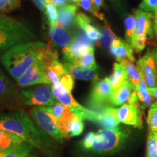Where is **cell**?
<instances>
[{
    "mask_svg": "<svg viewBox=\"0 0 157 157\" xmlns=\"http://www.w3.org/2000/svg\"><path fill=\"white\" fill-rule=\"evenodd\" d=\"M34 5L42 11H44L47 5V0H32Z\"/></svg>",
    "mask_w": 157,
    "mask_h": 157,
    "instance_id": "cell-41",
    "label": "cell"
},
{
    "mask_svg": "<svg viewBox=\"0 0 157 157\" xmlns=\"http://www.w3.org/2000/svg\"><path fill=\"white\" fill-rule=\"evenodd\" d=\"M137 67L148 88L157 87V68L152 52L146 54L137 62Z\"/></svg>",
    "mask_w": 157,
    "mask_h": 157,
    "instance_id": "cell-12",
    "label": "cell"
},
{
    "mask_svg": "<svg viewBox=\"0 0 157 157\" xmlns=\"http://www.w3.org/2000/svg\"><path fill=\"white\" fill-rule=\"evenodd\" d=\"M24 142L21 137L0 129V152L8 150L15 145Z\"/></svg>",
    "mask_w": 157,
    "mask_h": 157,
    "instance_id": "cell-27",
    "label": "cell"
},
{
    "mask_svg": "<svg viewBox=\"0 0 157 157\" xmlns=\"http://www.w3.org/2000/svg\"><path fill=\"white\" fill-rule=\"evenodd\" d=\"M94 52L93 43L87 36L77 35L71 44L63 49L64 60L68 63L77 62L87 54Z\"/></svg>",
    "mask_w": 157,
    "mask_h": 157,
    "instance_id": "cell-10",
    "label": "cell"
},
{
    "mask_svg": "<svg viewBox=\"0 0 157 157\" xmlns=\"http://www.w3.org/2000/svg\"><path fill=\"white\" fill-rule=\"evenodd\" d=\"M146 157H157V132L150 131L146 144Z\"/></svg>",
    "mask_w": 157,
    "mask_h": 157,
    "instance_id": "cell-30",
    "label": "cell"
},
{
    "mask_svg": "<svg viewBox=\"0 0 157 157\" xmlns=\"http://www.w3.org/2000/svg\"><path fill=\"white\" fill-rule=\"evenodd\" d=\"M78 5L82 7L84 10H87V12H89V13H92L94 16H95L96 17H98V18L101 20V21H103L104 22H106L105 17H104L103 14H102L101 13H100L99 11H98L97 10L95 9V5H94L93 0H81Z\"/></svg>",
    "mask_w": 157,
    "mask_h": 157,
    "instance_id": "cell-32",
    "label": "cell"
},
{
    "mask_svg": "<svg viewBox=\"0 0 157 157\" xmlns=\"http://www.w3.org/2000/svg\"><path fill=\"white\" fill-rule=\"evenodd\" d=\"M148 91L153 98H156L157 99V87L148 88Z\"/></svg>",
    "mask_w": 157,
    "mask_h": 157,
    "instance_id": "cell-43",
    "label": "cell"
},
{
    "mask_svg": "<svg viewBox=\"0 0 157 157\" xmlns=\"http://www.w3.org/2000/svg\"><path fill=\"white\" fill-rule=\"evenodd\" d=\"M112 90L117 89L127 79L126 72L121 63H115L113 64V72L109 77H107Z\"/></svg>",
    "mask_w": 157,
    "mask_h": 157,
    "instance_id": "cell-26",
    "label": "cell"
},
{
    "mask_svg": "<svg viewBox=\"0 0 157 157\" xmlns=\"http://www.w3.org/2000/svg\"><path fill=\"white\" fill-rule=\"evenodd\" d=\"M28 157H34V156H29Z\"/></svg>",
    "mask_w": 157,
    "mask_h": 157,
    "instance_id": "cell-49",
    "label": "cell"
},
{
    "mask_svg": "<svg viewBox=\"0 0 157 157\" xmlns=\"http://www.w3.org/2000/svg\"><path fill=\"white\" fill-rule=\"evenodd\" d=\"M45 14L48 17L50 26H56V23L58 18V12L57 10L56 6L50 2H47Z\"/></svg>",
    "mask_w": 157,
    "mask_h": 157,
    "instance_id": "cell-34",
    "label": "cell"
},
{
    "mask_svg": "<svg viewBox=\"0 0 157 157\" xmlns=\"http://www.w3.org/2000/svg\"><path fill=\"white\" fill-rule=\"evenodd\" d=\"M110 50L118 62H121L123 59H128L132 62L135 60L131 45L118 37L112 42Z\"/></svg>",
    "mask_w": 157,
    "mask_h": 157,
    "instance_id": "cell-13",
    "label": "cell"
},
{
    "mask_svg": "<svg viewBox=\"0 0 157 157\" xmlns=\"http://www.w3.org/2000/svg\"><path fill=\"white\" fill-rule=\"evenodd\" d=\"M45 44L42 42L23 43L9 49L2 55L0 61L15 81L39 58Z\"/></svg>",
    "mask_w": 157,
    "mask_h": 157,
    "instance_id": "cell-2",
    "label": "cell"
},
{
    "mask_svg": "<svg viewBox=\"0 0 157 157\" xmlns=\"http://www.w3.org/2000/svg\"><path fill=\"white\" fill-rule=\"evenodd\" d=\"M24 103L21 93L0 69V109L13 111L21 109Z\"/></svg>",
    "mask_w": 157,
    "mask_h": 157,
    "instance_id": "cell-5",
    "label": "cell"
},
{
    "mask_svg": "<svg viewBox=\"0 0 157 157\" xmlns=\"http://www.w3.org/2000/svg\"><path fill=\"white\" fill-rule=\"evenodd\" d=\"M116 38L117 36L113 32L111 26L108 24L107 22H105V25L100 31V38L98 39V44L100 47L109 50L111 48L112 42Z\"/></svg>",
    "mask_w": 157,
    "mask_h": 157,
    "instance_id": "cell-28",
    "label": "cell"
},
{
    "mask_svg": "<svg viewBox=\"0 0 157 157\" xmlns=\"http://www.w3.org/2000/svg\"><path fill=\"white\" fill-rule=\"evenodd\" d=\"M147 122L149 130L157 132V101L152 104L149 109Z\"/></svg>",
    "mask_w": 157,
    "mask_h": 157,
    "instance_id": "cell-31",
    "label": "cell"
},
{
    "mask_svg": "<svg viewBox=\"0 0 157 157\" xmlns=\"http://www.w3.org/2000/svg\"><path fill=\"white\" fill-rule=\"evenodd\" d=\"M120 63L122 65L124 68L125 72H126L127 80L132 84V85L134 87H137L142 78L140 71L138 70L137 66H135L132 63V61L129 60L128 59H123L120 62Z\"/></svg>",
    "mask_w": 157,
    "mask_h": 157,
    "instance_id": "cell-24",
    "label": "cell"
},
{
    "mask_svg": "<svg viewBox=\"0 0 157 157\" xmlns=\"http://www.w3.org/2000/svg\"><path fill=\"white\" fill-rule=\"evenodd\" d=\"M52 92L54 98L57 101H58L59 103H62L68 109L80 105V104H78L71 95V92L65 88L61 84H52Z\"/></svg>",
    "mask_w": 157,
    "mask_h": 157,
    "instance_id": "cell-19",
    "label": "cell"
},
{
    "mask_svg": "<svg viewBox=\"0 0 157 157\" xmlns=\"http://www.w3.org/2000/svg\"><path fill=\"white\" fill-rule=\"evenodd\" d=\"M74 63L78 64L80 66H84V67H87L90 68H93V69L96 70L98 68V66L96 64L95 56H94V52L87 54L84 58L80 59L77 62Z\"/></svg>",
    "mask_w": 157,
    "mask_h": 157,
    "instance_id": "cell-36",
    "label": "cell"
},
{
    "mask_svg": "<svg viewBox=\"0 0 157 157\" xmlns=\"http://www.w3.org/2000/svg\"><path fill=\"white\" fill-rule=\"evenodd\" d=\"M67 71L71 76L76 79L85 80V81H95L99 79L96 70L90 68L76 63L66 62L64 63Z\"/></svg>",
    "mask_w": 157,
    "mask_h": 157,
    "instance_id": "cell-15",
    "label": "cell"
},
{
    "mask_svg": "<svg viewBox=\"0 0 157 157\" xmlns=\"http://www.w3.org/2000/svg\"><path fill=\"white\" fill-rule=\"evenodd\" d=\"M60 84H61L65 88H66L68 91L71 93L74 86V78L68 72L60 78Z\"/></svg>",
    "mask_w": 157,
    "mask_h": 157,
    "instance_id": "cell-38",
    "label": "cell"
},
{
    "mask_svg": "<svg viewBox=\"0 0 157 157\" xmlns=\"http://www.w3.org/2000/svg\"><path fill=\"white\" fill-rule=\"evenodd\" d=\"M44 71L52 84L60 83V78L63 74L68 73L64 64H62L59 60H55L53 63L44 67Z\"/></svg>",
    "mask_w": 157,
    "mask_h": 157,
    "instance_id": "cell-22",
    "label": "cell"
},
{
    "mask_svg": "<svg viewBox=\"0 0 157 157\" xmlns=\"http://www.w3.org/2000/svg\"><path fill=\"white\" fill-rule=\"evenodd\" d=\"M3 14H2V13H0V17H2V15Z\"/></svg>",
    "mask_w": 157,
    "mask_h": 157,
    "instance_id": "cell-48",
    "label": "cell"
},
{
    "mask_svg": "<svg viewBox=\"0 0 157 157\" xmlns=\"http://www.w3.org/2000/svg\"><path fill=\"white\" fill-rule=\"evenodd\" d=\"M76 23L82 29L86 36L91 42L97 41L100 38V31L96 27L91 24V20L87 15L79 13L76 15Z\"/></svg>",
    "mask_w": 157,
    "mask_h": 157,
    "instance_id": "cell-20",
    "label": "cell"
},
{
    "mask_svg": "<svg viewBox=\"0 0 157 157\" xmlns=\"http://www.w3.org/2000/svg\"><path fill=\"white\" fill-rule=\"evenodd\" d=\"M126 140V135L120 128L103 129L89 132L80 142L84 150L96 154H113L120 150Z\"/></svg>",
    "mask_w": 157,
    "mask_h": 157,
    "instance_id": "cell-3",
    "label": "cell"
},
{
    "mask_svg": "<svg viewBox=\"0 0 157 157\" xmlns=\"http://www.w3.org/2000/svg\"><path fill=\"white\" fill-rule=\"evenodd\" d=\"M125 28V38H126V42L129 44H132L133 39H134L135 31L137 28V20L135 18V15H129L127 16L124 20Z\"/></svg>",
    "mask_w": 157,
    "mask_h": 157,
    "instance_id": "cell-29",
    "label": "cell"
},
{
    "mask_svg": "<svg viewBox=\"0 0 157 157\" xmlns=\"http://www.w3.org/2000/svg\"><path fill=\"white\" fill-rule=\"evenodd\" d=\"M21 0H0V13L5 14L19 8Z\"/></svg>",
    "mask_w": 157,
    "mask_h": 157,
    "instance_id": "cell-33",
    "label": "cell"
},
{
    "mask_svg": "<svg viewBox=\"0 0 157 157\" xmlns=\"http://www.w3.org/2000/svg\"><path fill=\"white\" fill-rule=\"evenodd\" d=\"M112 88L107 77L104 79H97L93 82V87L88 100V105L93 111H101L105 105L109 103L112 93Z\"/></svg>",
    "mask_w": 157,
    "mask_h": 157,
    "instance_id": "cell-9",
    "label": "cell"
},
{
    "mask_svg": "<svg viewBox=\"0 0 157 157\" xmlns=\"http://www.w3.org/2000/svg\"><path fill=\"white\" fill-rule=\"evenodd\" d=\"M134 92L136 95L137 103L140 105L141 109H145L151 105L152 96L148 91V87L145 82L144 78L142 77L140 84L135 88Z\"/></svg>",
    "mask_w": 157,
    "mask_h": 157,
    "instance_id": "cell-23",
    "label": "cell"
},
{
    "mask_svg": "<svg viewBox=\"0 0 157 157\" xmlns=\"http://www.w3.org/2000/svg\"><path fill=\"white\" fill-rule=\"evenodd\" d=\"M69 1L70 0H47V2H50L56 7H58V9L66 5Z\"/></svg>",
    "mask_w": 157,
    "mask_h": 157,
    "instance_id": "cell-40",
    "label": "cell"
},
{
    "mask_svg": "<svg viewBox=\"0 0 157 157\" xmlns=\"http://www.w3.org/2000/svg\"><path fill=\"white\" fill-rule=\"evenodd\" d=\"M139 7L140 10L148 13L155 11L157 9V0H142Z\"/></svg>",
    "mask_w": 157,
    "mask_h": 157,
    "instance_id": "cell-39",
    "label": "cell"
},
{
    "mask_svg": "<svg viewBox=\"0 0 157 157\" xmlns=\"http://www.w3.org/2000/svg\"><path fill=\"white\" fill-rule=\"evenodd\" d=\"M147 36H146V35H142V36L136 37L133 40L131 47H132L135 52H140L144 50V48H146Z\"/></svg>",
    "mask_w": 157,
    "mask_h": 157,
    "instance_id": "cell-37",
    "label": "cell"
},
{
    "mask_svg": "<svg viewBox=\"0 0 157 157\" xmlns=\"http://www.w3.org/2000/svg\"><path fill=\"white\" fill-rule=\"evenodd\" d=\"M32 149L33 146L31 145L23 142L15 145L8 150L0 152V157H28Z\"/></svg>",
    "mask_w": 157,
    "mask_h": 157,
    "instance_id": "cell-25",
    "label": "cell"
},
{
    "mask_svg": "<svg viewBox=\"0 0 157 157\" xmlns=\"http://www.w3.org/2000/svg\"><path fill=\"white\" fill-rule=\"evenodd\" d=\"M76 5H66L58 9V18L56 26L64 29H69L73 26L76 17Z\"/></svg>",
    "mask_w": 157,
    "mask_h": 157,
    "instance_id": "cell-16",
    "label": "cell"
},
{
    "mask_svg": "<svg viewBox=\"0 0 157 157\" xmlns=\"http://www.w3.org/2000/svg\"><path fill=\"white\" fill-rule=\"evenodd\" d=\"M154 23H157V9L155 10L154 13Z\"/></svg>",
    "mask_w": 157,
    "mask_h": 157,
    "instance_id": "cell-45",
    "label": "cell"
},
{
    "mask_svg": "<svg viewBox=\"0 0 157 157\" xmlns=\"http://www.w3.org/2000/svg\"><path fill=\"white\" fill-rule=\"evenodd\" d=\"M24 103L28 105L52 106L56 103L52 92V87L49 85H38L23 90L21 92Z\"/></svg>",
    "mask_w": 157,
    "mask_h": 157,
    "instance_id": "cell-7",
    "label": "cell"
},
{
    "mask_svg": "<svg viewBox=\"0 0 157 157\" xmlns=\"http://www.w3.org/2000/svg\"><path fill=\"white\" fill-rule=\"evenodd\" d=\"M154 30L156 33V34L157 35V23H154Z\"/></svg>",
    "mask_w": 157,
    "mask_h": 157,
    "instance_id": "cell-46",
    "label": "cell"
},
{
    "mask_svg": "<svg viewBox=\"0 0 157 157\" xmlns=\"http://www.w3.org/2000/svg\"><path fill=\"white\" fill-rule=\"evenodd\" d=\"M96 122L103 129H115L119 128V121L117 118V109L106 106L101 111H99Z\"/></svg>",
    "mask_w": 157,
    "mask_h": 157,
    "instance_id": "cell-17",
    "label": "cell"
},
{
    "mask_svg": "<svg viewBox=\"0 0 157 157\" xmlns=\"http://www.w3.org/2000/svg\"><path fill=\"white\" fill-rule=\"evenodd\" d=\"M16 82L21 87H30L39 84H52L45 74L42 63L39 58Z\"/></svg>",
    "mask_w": 157,
    "mask_h": 157,
    "instance_id": "cell-11",
    "label": "cell"
},
{
    "mask_svg": "<svg viewBox=\"0 0 157 157\" xmlns=\"http://www.w3.org/2000/svg\"><path fill=\"white\" fill-rule=\"evenodd\" d=\"M133 13L137 20V28L133 40L136 37L142 35L151 36V13L143 11L142 10H134Z\"/></svg>",
    "mask_w": 157,
    "mask_h": 157,
    "instance_id": "cell-14",
    "label": "cell"
},
{
    "mask_svg": "<svg viewBox=\"0 0 157 157\" xmlns=\"http://www.w3.org/2000/svg\"><path fill=\"white\" fill-rule=\"evenodd\" d=\"M71 1H73L74 2H75V3H76V5H78V4H79V2H80V1H81V0H71Z\"/></svg>",
    "mask_w": 157,
    "mask_h": 157,
    "instance_id": "cell-47",
    "label": "cell"
},
{
    "mask_svg": "<svg viewBox=\"0 0 157 157\" xmlns=\"http://www.w3.org/2000/svg\"><path fill=\"white\" fill-rule=\"evenodd\" d=\"M42 108L44 110V111H48L49 113H52L54 116H56V117L58 118V119H60V118L63 116L64 113L69 109L68 108L65 106L64 105H63V104L60 103H56V104H54L53 105H52V106H42Z\"/></svg>",
    "mask_w": 157,
    "mask_h": 157,
    "instance_id": "cell-35",
    "label": "cell"
},
{
    "mask_svg": "<svg viewBox=\"0 0 157 157\" xmlns=\"http://www.w3.org/2000/svg\"><path fill=\"white\" fill-rule=\"evenodd\" d=\"M141 110L142 109L137 103L135 92H133L128 102L117 109V118L119 122L142 129L143 119Z\"/></svg>",
    "mask_w": 157,
    "mask_h": 157,
    "instance_id": "cell-8",
    "label": "cell"
},
{
    "mask_svg": "<svg viewBox=\"0 0 157 157\" xmlns=\"http://www.w3.org/2000/svg\"><path fill=\"white\" fill-rule=\"evenodd\" d=\"M152 53H153V56H154L155 63H156V66L157 68V44L156 45V47H155L154 50L152 51Z\"/></svg>",
    "mask_w": 157,
    "mask_h": 157,
    "instance_id": "cell-44",
    "label": "cell"
},
{
    "mask_svg": "<svg viewBox=\"0 0 157 157\" xmlns=\"http://www.w3.org/2000/svg\"><path fill=\"white\" fill-rule=\"evenodd\" d=\"M94 1V5H95V9L98 11H99V10L103 5V0H93Z\"/></svg>",
    "mask_w": 157,
    "mask_h": 157,
    "instance_id": "cell-42",
    "label": "cell"
},
{
    "mask_svg": "<svg viewBox=\"0 0 157 157\" xmlns=\"http://www.w3.org/2000/svg\"><path fill=\"white\" fill-rule=\"evenodd\" d=\"M0 129L21 137L25 143L49 156L54 154L53 143L42 131L37 129L22 109L0 113Z\"/></svg>",
    "mask_w": 157,
    "mask_h": 157,
    "instance_id": "cell-1",
    "label": "cell"
},
{
    "mask_svg": "<svg viewBox=\"0 0 157 157\" xmlns=\"http://www.w3.org/2000/svg\"><path fill=\"white\" fill-rule=\"evenodd\" d=\"M50 36L52 39V42L63 48L69 46L74 39L70 31L56 26H50Z\"/></svg>",
    "mask_w": 157,
    "mask_h": 157,
    "instance_id": "cell-21",
    "label": "cell"
},
{
    "mask_svg": "<svg viewBox=\"0 0 157 157\" xmlns=\"http://www.w3.org/2000/svg\"><path fill=\"white\" fill-rule=\"evenodd\" d=\"M30 114L35 122L58 142L62 143L64 139H66L59 129L58 118L52 113L44 111L42 107H36L31 110Z\"/></svg>",
    "mask_w": 157,
    "mask_h": 157,
    "instance_id": "cell-6",
    "label": "cell"
},
{
    "mask_svg": "<svg viewBox=\"0 0 157 157\" xmlns=\"http://www.w3.org/2000/svg\"><path fill=\"white\" fill-rule=\"evenodd\" d=\"M134 87L128 80H126L117 89L113 90L109 103L113 106H119L128 102Z\"/></svg>",
    "mask_w": 157,
    "mask_h": 157,
    "instance_id": "cell-18",
    "label": "cell"
},
{
    "mask_svg": "<svg viewBox=\"0 0 157 157\" xmlns=\"http://www.w3.org/2000/svg\"><path fill=\"white\" fill-rule=\"evenodd\" d=\"M34 38L26 23L4 14L0 17V54L17 44L31 42Z\"/></svg>",
    "mask_w": 157,
    "mask_h": 157,
    "instance_id": "cell-4",
    "label": "cell"
}]
</instances>
